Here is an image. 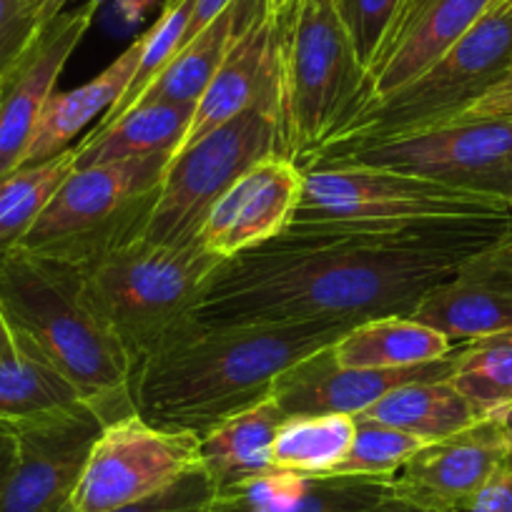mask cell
Segmentation results:
<instances>
[{
    "instance_id": "28",
    "label": "cell",
    "mask_w": 512,
    "mask_h": 512,
    "mask_svg": "<svg viewBox=\"0 0 512 512\" xmlns=\"http://www.w3.org/2000/svg\"><path fill=\"white\" fill-rule=\"evenodd\" d=\"M76 169V149H66L41 164L18 166L0 176V259L21 246L28 231Z\"/></svg>"
},
{
    "instance_id": "6",
    "label": "cell",
    "mask_w": 512,
    "mask_h": 512,
    "mask_svg": "<svg viewBox=\"0 0 512 512\" xmlns=\"http://www.w3.org/2000/svg\"><path fill=\"white\" fill-rule=\"evenodd\" d=\"M510 68L512 0H495L450 51L442 53L415 81L354 111L317 154L395 139L450 121Z\"/></svg>"
},
{
    "instance_id": "11",
    "label": "cell",
    "mask_w": 512,
    "mask_h": 512,
    "mask_svg": "<svg viewBox=\"0 0 512 512\" xmlns=\"http://www.w3.org/2000/svg\"><path fill=\"white\" fill-rule=\"evenodd\" d=\"M199 467V437L151 425L136 410L126 412L106 422L98 435L68 507L73 512L121 510Z\"/></svg>"
},
{
    "instance_id": "47",
    "label": "cell",
    "mask_w": 512,
    "mask_h": 512,
    "mask_svg": "<svg viewBox=\"0 0 512 512\" xmlns=\"http://www.w3.org/2000/svg\"><path fill=\"white\" fill-rule=\"evenodd\" d=\"M510 209H512V204H510Z\"/></svg>"
},
{
    "instance_id": "5",
    "label": "cell",
    "mask_w": 512,
    "mask_h": 512,
    "mask_svg": "<svg viewBox=\"0 0 512 512\" xmlns=\"http://www.w3.org/2000/svg\"><path fill=\"white\" fill-rule=\"evenodd\" d=\"M221 259L199 239L154 244L131 239L83 264L98 312L126 349L131 367L196 324L204 289Z\"/></svg>"
},
{
    "instance_id": "7",
    "label": "cell",
    "mask_w": 512,
    "mask_h": 512,
    "mask_svg": "<svg viewBox=\"0 0 512 512\" xmlns=\"http://www.w3.org/2000/svg\"><path fill=\"white\" fill-rule=\"evenodd\" d=\"M171 156L73 169L16 251L83 264L144 234Z\"/></svg>"
},
{
    "instance_id": "8",
    "label": "cell",
    "mask_w": 512,
    "mask_h": 512,
    "mask_svg": "<svg viewBox=\"0 0 512 512\" xmlns=\"http://www.w3.org/2000/svg\"><path fill=\"white\" fill-rule=\"evenodd\" d=\"M505 214H512L505 201L450 189L405 171L327 164L304 169L302 196L289 229H387Z\"/></svg>"
},
{
    "instance_id": "13",
    "label": "cell",
    "mask_w": 512,
    "mask_h": 512,
    "mask_svg": "<svg viewBox=\"0 0 512 512\" xmlns=\"http://www.w3.org/2000/svg\"><path fill=\"white\" fill-rule=\"evenodd\" d=\"M302 184L304 169L289 156L259 161L211 206L196 239L221 262L277 239L292 224Z\"/></svg>"
},
{
    "instance_id": "14",
    "label": "cell",
    "mask_w": 512,
    "mask_h": 512,
    "mask_svg": "<svg viewBox=\"0 0 512 512\" xmlns=\"http://www.w3.org/2000/svg\"><path fill=\"white\" fill-rule=\"evenodd\" d=\"M103 0H88L78 11H63L46 23L0 88V176L23 164L36 123L58 78L93 26Z\"/></svg>"
},
{
    "instance_id": "16",
    "label": "cell",
    "mask_w": 512,
    "mask_h": 512,
    "mask_svg": "<svg viewBox=\"0 0 512 512\" xmlns=\"http://www.w3.org/2000/svg\"><path fill=\"white\" fill-rule=\"evenodd\" d=\"M412 319L465 344L512 329V229L422 297Z\"/></svg>"
},
{
    "instance_id": "31",
    "label": "cell",
    "mask_w": 512,
    "mask_h": 512,
    "mask_svg": "<svg viewBox=\"0 0 512 512\" xmlns=\"http://www.w3.org/2000/svg\"><path fill=\"white\" fill-rule=\"evenodd\" d=\"M194 6L196 0H166L159 21L144 33V51H141V61L139 66H136L134 78L128 83L126 93L108 108L106 116L98 118L96 126H108V123H113L116 118H121L128 108L139 101V96L149 88V83L164 71L166 63L179 53V48L186 43V33H189Z\"/></svg>"
},
{
    "instance_id": "3",
    "label": "cell",
    "mask_w": 512,
    "mask_h": 512,
    "mask_svg": "<svg viewBox=\"0 0 512 512\" xmlns=\"http://www.w3.org/2000/svg\"><path fill=\"white\" fill-rule=\"evenodd\" d=\"M0 304L13 329L111 420L134 412L131 359L98 312L81 267L11 251L0 259Z\"/></svg>"
},
{
    "instance_id": "33",
    "label": "cell",
    "mask_w": 512,
    "mask_h": 512,
    "mask_svg": "<svg viewBox=\"0 0 512 512\" xmlns=\"http://www.w3.org/2000/svg\"><path fill=\"white\" fill-rule=\"evenodd\" d=\"M364 71L395 28L407 0H334Z\"/></svg>"
},
{
    "instance_id": "38",
    "label": "cell",
    "mask_w": 512,
    "mask_h": 512,
    "mask_svg": "<svg viewBox=\"0 0 512 512\" xmlns=\"http://www.w3.org/2000/svg\"><path fill=\"white\" fill-rule=\"evenodd\" d=\"M13 457H16V430L8 422H0V507H3V495L11 477Z\"/></svg>"
},
{
    "instance_id": "25",
    "label": "cell",
    "mask_w": 512,
    "mask_h": 512,
    "mask_svg": "<svg viewBox=\"0 0 512 512\" xmlns=\"http://www.w3.org/2000/svg\"><path fill=\"white\" fill-rule=\"evenodd\" d=\"M457 344L412 317H379L354 324L332 344L334 362L349 369H397L447 357Z\"/></svg>"
},
{
    "instance_id": "2",
    "label": "cell",
    "mask_w": 512,
    "mask_h": 512,
    "mask_svg": "<svg viewBox=\"0 0 512 512\" xmlns=\"http://www.w3.org/2000/svg\"><path fill=\"white\" fill-rule=\"evenodd\" d=\"M349 324L196 322L146 357L131 374V402L146 422L201 437L272 397L289 367L332 347Z\"/></svg>"
},
{
    "instance_id": "42",
    "label": "cell",
    "mask_w": 512,
    "mask_h": 512,
    "mask_svg": "<svg viewBox=\"0 0 512 512\" xmlns=\"http://www.w3.org/2000/svg\"><path fill=\"white\" fill-rule=\"evenodd\" d=\"M13 344H16V329H13L6 309H3V304H0V357H3Z\"/></svg>"
},
{
    "instance_id": "43",
    "label": "cell",
    "mask_w": 512,
    "mask_h": 512,
    "mask_svg": "<svg viewBox=\"0 0 512 512\" xmlns=\"http://www.w3.org/2000/svg\"><path fill=\"white\" fill-rule=\"evenodd\" d=\"M68 0H43V21H51V18H56L58 13L66 11Z\"/></svg>"
},
{
    "instance_id": "30",
    "label": "cell",
    "mask_w": 512,
    "mask_h": 512,
    "mask_svg": "<svg viewBox=\"0 0 512 512\" xmlns=\"http://www.w3.org/2000/svg\"><path fill=\"white\" fill-rule=\"evenodd\" d=\"M354 417H287L272 445V470L329 475L347 455Z\"/></svg>"
},
{
    "instance_id": "24",
    "label": "cell",
    "mask_w": 512,
    "mask_h": 512,
    "mask_svg": "<svg viewBox=\"0 0 512 512\" xmlns=\"http://www.w3.org/2000/svg\"><path fill=\"white\" fill-rule=\"evenodd\" d=\"M191 103H141L108 126H93L73 149L76 169L111 161L144 159V156H174L189 128Z\"/></svg>"
},
{
    "instance_id": "19",
    "label": "cell",
    "mask_w": 512,
    "mask_h": 512,
    "mask_svg": "<svg viewBox=\"0 0 512 512\" xmlns=\"http://www.w3.org/2000/svg\"><path fill=\"white\" fill-rule=\"evenodd\" d=\"M277 43V13L267 6L246 23L196 101L194 116L174 156L259 103H272L277 113Z\"/></svg>"
},
{
    "instance_id": "4",
    "label": "cell",
    "mask_w": 512,
    "mask_h": 512,
    "mask_svg": "<svg viewBox=\"0 0 512 512\" xmlns=\"http://www.w3.org/2000/svg\"><path fill=\"white\" fill-rule=\"evenodd\" d=\"M277 23L279 139L304 169L354 111L367 71L334 0H292Z\"/></svg>"
},
{
    "instance_id": "15",
    "label": "cell",
    "mask_w": 512,
    "mask_h": 512,
    "mask_svg": "<svg viewBox=\"0 0 512 512\" xmlns=\"http://www.w3.org/2000/svg\"><path fill=\"white\" fill-rule=\"evenodd\" d=\"M455 357L457 347L447 357L415 367L349 369L334 362L332 347H324L289 367L274 382L272 400L287 417H359L402 384L447 379L455 367Z\"/></svg>"
},
{
    "instance_id": "1",
    "label": "cell",
    "mask_w": 512,
    "mask_h": 512,
    "mask_svg": "<svg viewBox=\"0 0 512 512\" xmlns=\"http://www.w3.org/2000/svg\"><path fill=\"white\" fill-rule=\"evenodd\" d=\"M512 229V214L387 229H287L221 262L196 322L354 324L412 317L432 287Z\"/></svg>"
},
{
    "instance_id": "32",
    "label": "cell",
    "mask_w": 512,
    "mask_h": 512,
    "mask_svg": "<svg viewBox=\"0 0 512 512\" xmlns=\"http://www.w3.org/2000/svg\"><path fill=\"white\" fill-rule=\"evenodd\" d=\"M425 445V440H420L415 435H407V432L397 430V427L364 420V417H354L352 445H349L344 460L329 475L390 480Z\"/></svg>"
},
{
    "instance_id": "36",
    "label": "cell",
    "mask_w": 512,
    "mask_h": 512,
    "mask_svg": "<svg viewBox=\"0 0 512 512\" xmlns=\"http://www.w3.org/2000/svg\"><path fill=\"white\" fill-rule=\"evenodd\" d=\"M455 512H512V455H507L482 490Z\"/></svg>"
},
{
    "instance_id": "22",
    "label": "cell",
    "mask_w": 512,
    "mask_h": 512,
    "mask_svg": "<svg viewBox=\"0 0 512 512\" xmlns=\"http://www.w3.org/2000/svg\"><path fill=\"white\" fill-rule=\"evenodd\" d=\"M284 420L282 407L267 397L199 437L201 470L216 492L272 472V445Z\"/></svg>"
},
{
    "instance_id": "35",
    "label": "cell",
    "mask_w": 512,
    "mask_h": 512,
    "mask_svg": "<svg viewBox=\"0 0 512 512\" xmlns=\"http://www.w3.org/2000/svg\"><path fill=\"white\" fill-rule=\"evenodd\" d=\"M214 485L206 477V472L194 470L189 475L181 477L179 482H174L166 490L156 492V495L146 497V500L134 502V505L121 507V510L113 512H209L211 500H214ZM63 512H73L71 507H66Z\"/></svg>"
},
{
    "instance_id": "46",
    "label": "cell",
    "mask_w": 512,
    "mask_h": 512,
    "mask_svg": "<svg viewBox=\"0 0 512 512\" xmlns=\"http://www.w3.org/2000/svg\"><path fill=\"white\" fill-rule=\"evenodd\" d=\"M0 88H3V81H0Z\"/></svg>"
},
{
    "instance_id": "12",
    "label": "cell",
    "mask_w": 512,
    "mask_h": 512,
    "mask_svg": "<svg viewBox=\"0 0 512 512\" xmlns=\"http://www.w3.org/2000/svg\"><path fill=\"white\" fill-rule=\"evenodd\" d=\"M111 417L83 400L13 425L16 457L0 512H63Z\"/></svg>"
},
{
    "instance_id": "27",
    "label": "cell",
    "mask_w": 512,
    "mask_h": 512,
    "mask_svg": "<svg viewBox=\"0 0 512 512\" xmlns=\"http://www.w3.org/2000/svg\"><path fill=\"white\" fill-rule=\"evenodd\" d=\"M76 402H83L76 384L63 377L36 344L16 332V344L0 357V422L16 425Z\"/></svg>"
},
{
    "instance_id": "45",
    "label": "cell",
    "mask_w": 512,
    "mask_h": 512,
    "mask_svg": "<svg viewBox=\"0 0 512 512\" xmlns=\"http://www.w3.org/2000/svg\"><path fill=\"white\" fill-rule=\"evenodd\" d=\"M289 3H292V0H269V8H272L274 13H279V11H284Z\"/></svg>"
},
{
    "instance_id": "23",
    "label": "cell",
    "mask_w": 512,
    "mask_h": 512,
    "mask_svg": "<svg viewBox=\"0 0 512 512\" xmlns=\"http://www.w3.org/2000/svg\"><path fill=\"white\" fill-rule=\"evenodd\" d=\"M267 6L269 0H234L209 26L201 28L191 41L179 48V53L149 83V88L141 93L134 106H141V103H191L196 106L246 23Z\"/></svg>"
},
{
    "instance_id": "44",
    "label": "cell",
    "mask_w": 512,
    "mask_h": 512,
    "mask_svg": "<svg viewBox=\"0 0 512 512\" xmlns=\"http://www.w3.org/2000/svg\"><path fill=\"white\" fill-rule=\"evenodd\" d=\"M502 440H505L507 455H512V412L507 417H502Z\"/></svg>"
},
{
    "instance_id": "29",
    "label": "cell",
    "mask_w": 512,
    "mask_h": 512,
    "mask_svg": "<svg viewBox=\"0 0 512 512\" xmlns=\"http://www.w3.org/2000/svg\"><path fill=\"white\" fill-rule=\"evenodd\" d=\"M452 384L462 392L480 420L512 412V329L457 344Z\"/></svg>"
},
{
    "instance_id": "41",
    "label": "cell",
    "mask_w": 512,
    "mask_h": 512,
    "mask_svg": "<svg viewBox=\"0 0 512 512\" xmlns=\"http://www.w3.org/2000/svg\"><path fill=\"white\" fill-rule=\"evenodd\" d=\"M364 512H432V510H422V507L410 505V502H405V500H400V497L390 495V497H384L379 505L369 507V510H364Z\"/></svg>"
},
{
    "instance_id": "10",
    "label": "cell",
    "mask_w": 512,
    "mask_h": 512,
    "mask_svg": "<svg viewBox=\"0 0 512 512\" xmlns=\"http://www.w3.org/2000/svg\"><path fill=\"white\" fill-rule=\"evenodd\" d=\"M274 154H282L277 113L272 103H259L171 156L141 239L154 244L194 241L226 189Z\"/></svg>"
},
{
    "instance_id": "20",
    "label": "cell",
    "mask_w": 512,
    "mask_h": 512,
    "mask_svg": "<svg viewBox=\"0 0 512 512\" xmlns=\"http://www.w3.org/2000/svg\"><path fill=\"white\" fill-rule=\"evenodd\" d=\"M390 497V480L272 470L214 492L209 512H364Z\"/></svg>"
},
{
    "instance_id": "9",
    "label": "cell",
    "mask_w": 512,
    "mask_h": 512,
    "mask_svg": "<svg viewBox=\"0 0 512 512\" xmlns=\"http://www.w3.org/2000/svg\"><path fill=\"white\" fill-rule=\"evenodd\" d=\"M364 164L512 204V118H452L415 134L329 149L309 166Z\"/></svg>"
},
{
    "instance_id": "17",
    "label": "cell",
    "mask_w": 512,
    "mask_h": 512,
    "mask_svg": "<svg viewBox=\"0 0 512 512\" xmlns=\"http://www.w3.org/2000/svg\"><path fill=\"white\" fill-rule=\"evenodd\" d=\"M507 457L502 417L475 422L417 450L390 477V495L432 512H455L482 490Z\"/></svg>"
},
{
    "instance_id": "26",
    "label": "cell",
    "mask_w": 512,
    "mask_h": 512,
    "mask_svg": "<svg viewBox=\"0 0 512 512\" xmlns=\"http://www.w3.org/2000/svg\"><path fill=\"white\" fill-rule=\"evenodd\" d=\"M359 417L397 427L427 445L467 430L480 417L450 379H425L402 384Z\"/></svg>"
},
{
    "instance_id": "40",
    "label": "cell",
    "mask_w": 512,
    "mask_h": 512,
    "mask_svg": "<svg viewBox=\"0 0 512 512\" xmlns=\"http://www.w3.org/2000/svg\"><path fill=\"white\" fill-rule=\"evenodd\" d=\"M156 3H159V0H118L116 6L123 21H126L128 26H136V23H141L151 11H154Z\"/></svg>"
},
{
    "instance_id": "37",
    "label": "cell",
    "mask_w": 512,
    "mask_h": 512,
    "mask_svg": "<svg viewBox=\"0 0 512 512\" xmlns=\"http://www.w3.org/2000/svg\"><path fill=\"white\" fill-rule=\"evenodd\" d=\"M455 118H512V68Z\"/></svg>"
},
{
    "instance_id": "34",
    "label": "cell",
    "mask_w": 512,
    "mask_h": 512,
    "mask_svg": "<svg viewBox=\"0 0 512 512\" xmlns=\"http://www.w3.org/2000/svg\"><path fill=\"white\" fill-rule=\"evenodd\" d=\"M43 26V0H0V81L21 61Z\"/></svg>"
},
{
    "instance_id": "39",
    "label": "cell",
    "mask_w": 512,
    "mask_h": 512,
    "mask_svg": "<svg viewBox=\"0 0 512 512\" xmlns=\"http://www.w3.org/2000/svg\"><path fill=\"white\" fill-rule=\"evenodd\" d=\"M231 3H234V0H196L194 16H191V23H189V33H186V41H191L201 28L209 26V23L214 21L221 11H226Z\"/></svg>"
},
{
    "instance_id": "21",
    "label": "cell",
    "mask_w": 512,
    "mask_h": 512,
    "mask_svg": "<svg viewBox=\"0 0 512 512\" xmlns=\"http://www.w3.org/2000/svg\"><path fill=\"white\" fill-rule=\"evenodd\" d=\"M141 51H144V33L93 81L71 88V91L53 93L38 118L21 166L41 164V161L63 154L66 149H71L73 139L93 118L106 116L108 108L126 93L141 61Z\"/></svg>"
},
{
    "instance_id": "18",
    "label": "cell",
    "mask_w": 512,
    "mask_h": 512,
    "mask_svg": "<svg viewBox=\"0 0 512 512\" xmlns=\"http://www.w3.org/2000/svg\"><path fill=\"white\" fill-rule=\"evenodd\" d=\"M492 3L495 0H407L392 33L369 63L354 111L415 81L485 16Z\"/></svg>"
}]
</instances>
